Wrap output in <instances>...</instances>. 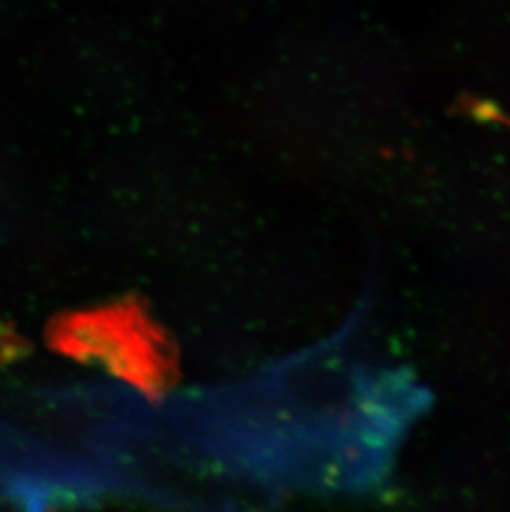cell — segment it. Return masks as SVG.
Returning <instances> with one entry per match:
<instances>
[{
  "mask_svg": "<svg viewBox=\"0 0 510 512\" xmlns=\"http://www.w3.org/2000/svg\"><path fill=\"white\" fill-rule=\"evenodd\" d=\"M57 352L93 363L156 398L178 375V353L140 302L121 300L97 309L60 315L49 329Z\"/></svg>",
  "mask_w": 510,
  "mask_h": 512,
  "instance_id": "1",
  "label": "cell"
}]
</instances>
